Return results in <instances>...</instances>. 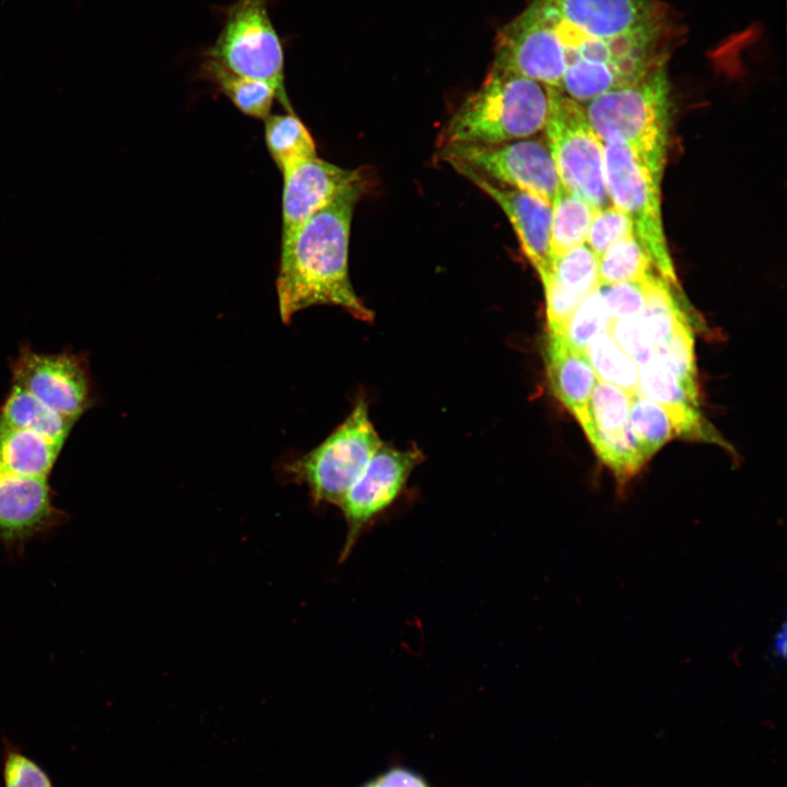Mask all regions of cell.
<instances>
[{"instance_id": "obj_32", "label": "cell", "mask_w": 787, "mask_h": 787, "mask_svg": "<svg viewBox=\"0 0 787 787\" xmlns=\"http://www.w3.org/2000/svg\"><path fill=\"white\" fill-rule=\"evenodd\" d=\"M608 330L638 367L654 359L655 344L647 337L638 316L610 321Z\"/></svg>"}, {"instance_id": "obj_35", "label": "cell", "mask_w": 787, "mask_h": 787, "mask_svg": "<svg viewBox=\"0 0 787 787\" xmlns=\"http://www.w3.org/2000/svg\"><path fill=\"white\" fill-rule=\"evenodd\" d=\"M774 648L778 656L784 657L786 653V627L785 624L778 632L774 641Z\"/></svg>"}, {"instance_id": "obj_33", "label": "cell", "mask_w": 787, "mask_h": 787, "mask_svg": "<svg viewBox=\"0 0 787 787\" xmlns=\"http://www.w3.org/2000/svg\"><path fill=\"white\" fill-rule=\"evenodd\" d=\"M5 787H52L48 775L31 759L7 745L3 762Z\"/></svg>"}, {"instance_id": "obj_15", "label": "cell", "mask_w": 787, "mask_h": 787, "mask_svg": "<svg viewBox=\"0 0 787 787\" xmlns=\"http://www.w3.org/2000/svg\"><path fill=\"white\" fill-rule=\"evenodd\" d=\"M490 196L507 215L522 250L540 278L551 271L550 230L552 205L512 187L490 181L470 172L460 173Z\"/></svg>"}, {"instance_id": "obj_28", "label": "cell", "mask_w": 787, "mask_h": 787, "mask_svg": "<svg viewBox=\"0 0 787 787\" xmlns=\"http://www.w3.org/2000/svg\"><path fill=\"white\" fill-rule=\"evenodd\" d=\"M598 260V256L583 244L553 259L548 274L561 286L586 296L599 284Z\"/></svg>"}, {"instance_id": "obj_29", "label": "cell", "mask_w": 787, "mask_h": 787, "mask_svg": "<svg viewBox=\"0 0 787 787\" xmlns=\"http://www.w3.org/2000/svg\"><path fill=\"white\" fill-rule=\"evenodd\" d=\"M692 392L697 393L693 336L684 322L663 342L655 345V356Z\"/></svg>"}, {"instance_id": "obj_2", "label": "cell", "mask_w": 787, "mask_h": 787, "mask_svg": "<svg viewBox=\"0 0 787 787\" xmlns=\"http://www.w3.org/2000/svg\"><path fill=\"white\" fill-rule=\"evenodd\" d=\"M531 1L551 26L566 69L580 63L618 73L647 48L666 43V13L655 0Z\"/></svg>"}, {"instance_id": "obj_13", "label": "cell", "mask_w": 787, "mask_h": 787, "mask_svg": "<svg viewBox=\"0 0 787 787\" xmlns=\"http://www.w3.org/2000/svg\"><path fill=\"white\" fill-rule=\"evenodd\" d=\"M281 248L295 236L313 214L353 185L367 179L361 168L339 167L317 155L299 161L282 172Z\"/></svg>"}, {"instance_id": "obj_5", "label": "cell", "mask_w": 787, "mask_h": 787, "mask_svg": "<svg viewBox=\"0 0 787 787\" xmlns=\"http://www.w3.org/2000/svg\"><path fill=\"white\" fill-rule=\"evenodd\" d=\"M604 179L611 204L633 222L657 272L678 284L663 232L660 183L665 161L626 144L604 143Z\"/></svg>"}, {"instance_id": "obj_8", "label": "cell", "mask_w": 787, "mask_h": 787, "mask_svg": "<svg viewBox=\"0 0 787 787\" xmlns=\"http://www.w3.org/2000/svg\"><path fill=\"white\" fill-rule=\"evenodd\" d=\"M544 131L562 187L595 209L611 204L604 179V146L584 105L553 87Z\"/></svg>"}, {"instance_id": "obj_7", "label": "cell", "mask_w": 787, "mask_h": 787, "mask_svg": "<svg viewBox=\"0 0 787 787\" xmlns=\"http://www.w3.org/2000/svg\"><path fill=\"white\" fill-rule=\"evenodd\" d=\"M381 444L368 407L360 399L325 441L287 462L285 471L308 488L314 503L339 506Z\"/></svg>"}, {"instance_id": "obj_9", "label": "cell", "mask_w": 787, "mask_h": 787, "mask_svg": "<svg viewBox=\"0 0 787 787\" xmlns=\"http://www.w3.org/2000/svg\"><path fill=\"white\" fill-rule=\"evenodd\" d=\"M438 157L459 174H477L549 204L562 188L547 143L532 137L501 143L447 144L441 146Z\"/></svg>"}, {"instance_id": "obj_21", "label": "cell", "mask_w": 787, "mask_h": 787, "mask_svg": "<svg viewBox=\"0 0 787 787\" xmlns=\"http://www.w3.org/2000/svg\"><path fill=\"white\" fill-rule=\"evenodd\" d=\"M551 205L550 254L553 260L585 244L597 209L563 187Z\"/></svg>"}, {"instance_id": "obj_17", "label": "cell", "mask_w": 787, "mask_h": 787, "mask_svg": "<svg viewBox=\"0 0 787 787\" xmlns=\"http://www.w3.org/2000/svg\"><path fill=\"white\" fill-rule=\"evenodd\" d=\"M638 374L639 393L666 409L673 422L677 435L701 437L698 393L690 391L655 357L639 366Z\"/></svg>"}, {"instance_id": "obj_4", "label": "cell", "mask_w": 787, "mask_h": 787, "mask_svg": "<svg viewBox=\"0 0 787 787\" xmlns=\"http://www.w3.org/2000/svg\"><path fill=\"white\" fill-rule=\"evenodd\" d=\"M585 104L586 117L601 142L626 144L653 158L666 160L670 118L666 60L635 82Z\"/></svg>"}, {"instance_id": "obj_30", "label": "cell", "mask_w": 787, "mask_h": 787, "mask_svg": "<svg viewBox=\"0 0 787 787\" xmlns=\"http://www.w3.org/2000/svg\"><path fill=\"white\" fill-rule=\"evenodd\" d=\"M635 235L631 219L613 204L597 209L588 231L587 246L602 256L615 243Z\"/></svg>"}, {"instance_id": "obj_1", "label": "cell", "mask_w": 787, "mask_h": 787, "mask_svg": "<svg viewBox=\"0 0 787 787\" xmlns=\"http://www.w3.org/2000/svg\"><path fill=\"white\" fill-rule=\"evenodd\" d=\"M367 186L365 179L346 189L306 220L281 248L275 287L284 324L315 305L341 307L363 321L373 319L351 284L348 267L352 216Z\"/></svg>"}, {"instance_id": "obj_26", "label": "cell", "mask_w": 787, "mask_h": 787, "mask_svg": "<svg viewBox=\"0 0 787 787\" xmlns=\"http://www.w3.org/2000/svg\"><path fill=\"white\" fill-rule=\"evenodd\" d=\"M629 420L647 458L677 435L666 409L641 393L632 396Z\"/></svg>"}, {"instance_id": "obj_24", "label": "cell", "mask_w": 787, "mask_h": 787, "mask_svg": "<svg viewBox=\"0 0 787 787\" xmlns=\"http://www.w3.org/2000/svg\"><path fill=\"white\" fill-rule=\"evenodd\" d=\"M655 272L649 254L635 235L615 243L598 260L599 284L641 282Z\"/></svg>"}, {"instance_id": "obj_18", "label": "cell", "mask_w": 787, "mask_h": 787, "mask_svg": "<svg viewBox=\"0 0 787 787\" xmlns=\"http://www.w3.org/2000/svg\"><path fill=\"white\" fill-rule=\"evenodd\" d=\"M62 445L27 430L0 426V473L48 478Z\"/></svg>"}, {"instance_id": "obj_6", "label": "cell", "mask_w": 787, "mask_h": 787, "mask_svg": "<svg viewBox=\"0 0 787 787\" xmlns=\"http://www.w3.org/2000/svg\"><path fill=\"white\" fill-rule=\"evenodd\" d=\"M269 4L270 0H234L221 8L222 27L202 56L238 75L268 84L287 111H293L284 84V45Z\"/></svg>"}, {"instance_id": "obj_22", "label": "cell", "mask_w": 787, "mask_h": 787, "mask_svg": "<svg viewBox=\"0 0 787 787\" xmlns=\"http://www.w3.org/2000/svg\"><path fill=\"white\" fill-rule=\"evenodd\" d=\"M265 138L281 173L299 161L317 155L312 134L294 111L269 115L265 119Z\"/></svg>"}, {"instance_id": "obj_3", "label": "cell", "mask_w": 787, "mask_h": 787, "mask_svg": "<svg viewBox=\"0 0 787 787\" xmlns=\"http://www.w3.org/2000/svg\"><path fill=\"white\" fill-rule=\"evenodd\" d=\"M552 90L526 77L491 68L481 86L448 119L439 145L530 138L544 129Z\"/></svg>"}, {"instance_id": "obj_14", "label": "cell", "mask_w": 787, "mask_h": 787, "mask_svg": "<svg viewBox=\"0 0 787 787\" xmlns=\"http://www.w3.org/2000/svg\"><path fill=\"white\" fill-rule=\"evenodd\" d=\"M64 516L52 503L48 478L0 473V540L8 547L23 545Z\"/></svg>"}, {"instance_id": "obj_31", "label": "cell", "mask_w": 787, "mask_h": 787, "mask_svg": "<svg viewBox=\"0 0 787 787\" xmlns=\"http://www.w3.org/2000/svg\"><path fill=\"white\" fill-rule=\"evenodd\" d=\"M598 290L611 321L637 317L644 309L646 301L644 281L598 284Z\"/></svg>"}, {"instance_id": "obj_20", "label": "cell", "mask_w": 787, "mask_h": 787, "mask_svg": "<svg viewBox=\"0 0 787 787\" xmlns=\"http://www.w3.org/2000/svg\"><path fill=\"white\" fill-rule=\"evenodd\" d=\"M72 425V421L15 385L0 410V426L27 430L60 444L64 443Z\"/></svg>"}, {"instance_id": "obj_19", "label": "cell", "mask_w": 787, "mask_h": 787, "mask_svg": "<svg viewBox=\"0 0 787 787\" xmlns=\"http://www.w3.org/2000/svg\"><path fill=\"white\" fill-rule=\"evenodd\" d=\"M199 74L226 96L243 114L262 120L271 115L273 101L278 99V96L268 84L238 75L219 61L203 56Z\"/></svg>"}, {"instance_id": "obj_23", "label": "cell", "mask_w": 787, "mask_h": 787, "mask_svg": "<svg viewBox=\"0 0 787 787\" xmlns=\"http://www.w3.org/2000/svg\"><path fill=\"white\" fill-rule=\"evenodd\" d=\"M598 379L631 396L639 393L638 366L616 343L609 330L599 333L585 350Z\"/></svg>"}, {"instance_id": "obj_27", "label": "cell", "mask_w": 787, "mask_h": 787, "mask_svg": "<svg viewBox=\"0 0 787 787\" xmlns=\"http://www.w3.org/2000/svg\"><path fill=\"white\" fill-rule=\"evenodd\" d=\"M610 318L598 286L588 293L564 325L560 334L577 351L585 353L590 342L609 329Z\"/></svg>"}, {"instance_id": "obj_12", "label": "cell", "mask_w": 787, "mask_h": 787, "mask_svg": "<svg viewBox=\"0 0 787 787\" xmlns=\"http://www.w3.org/2000/svg\"><path fill=\"white\" fill-rule=\"evenodd\" d=\"M14 385L74 422L90 402V380L72 354H42L24 349L12 365Z\"/></svg>"}, {"instance_id": "obj_11", "label": "cell", "mask_w": 787, "mask_h": 787, "mask_svg": "<svg viewBox=\"0 0 787 787\" xmlns=\"http://www.w3.org/2000/svg\"><path fill=\"white\" fill-rule=\"evenodd\" d=\"M492 68L560 90L565 57L551 26L532 2L500 31Z\"/></svg>"}, {"instance_id": "obj_25", "label": "cell", "mask_w": 787, "mask_h": 787, "mask_svg": "<svg viewBox=\"0 0 787 787\" xmlns=\"http://www.w3.org/2000/svg\"><path fill=\"white\" fill-rule=\"evenodd\" d=\"M632 396L625 390L597 380L588 404V422L583 430L586 435L611 434L630 425Z\"/></svg>"}, {"instance_id": "obj_34", "label": "cell", "mask_w": 787, "mask_h": 787, "mask_svg": "<svg viewBox=\"0 0 787 787\" xmlns=\"http://www.w3.org/2000/svg\"><path fill=\"white\" fill-rule=\"evenodd\" d=\"M361 787H430L426 780L416 772L393 766L378 776L366 782Z\"/></svg>"}, {"instance_id": "obj_16", "label": "cell", "mask_w": 787, "mask_h": 787, "mask_svg": "<svg viewBox=\"0 0 787 787\" xmlns=\"http://www.w3.org/2000/svg\"><path fill=\"white\" fill-rule=\"evenodd\" d=\"M547 371L554 395L579 424L588 422V404L598 377L585 353L571 346L562 336L549 333Z\"/></svg>"}, {"instance_id": "obj_10", "label": "cell", "mask_w": 787, "mask_h": 787, "mask_svg": "<svg viewBox=\"0 0 787 787\" xmlns=\"http://www.w3.org/2000/svg\"><path fill=\"white\" fill-rule=\"evenodd\" d=\"M422 460L423 454L416 447L401 450L384 443L378 447L339 504L346 522L340 562L350 556L361 536L399 498Z\"/></svg>"}]
</instances>
